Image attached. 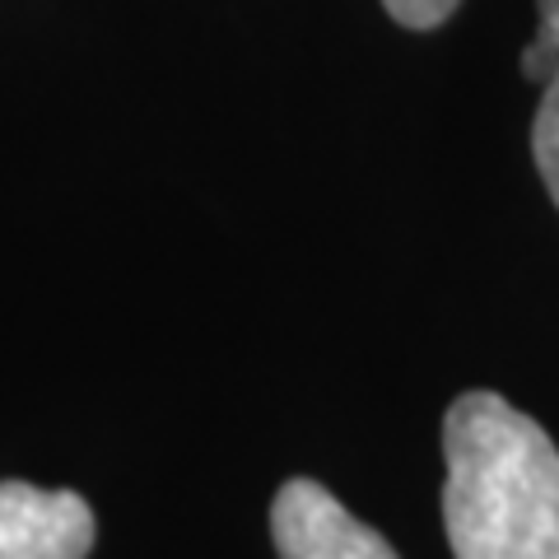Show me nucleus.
<instances>
[{"mask_svg": "<svg viewBox=\"0 0 559 559\" xmlns=\"http://www.w3.org/2000/svg\"><path fill=\"white\" fill-rule=\"evenodd\" d=\"M532 154H536V168H540V182H546L550 201L559 205V75L540 94V108L532 121Z\"/></svg>", "mask_w": 559, "mask_h": 559, "instance_id": "4", "label": "nucleus"}, {"mask_svg": "<svg viewBox=\"0 0 559 559\" xmlns=\"http://www.w3.org/2000/svg\"><path fill=\"white\" fill-rule=\"evenodd\" d=\"M271 536L280 559H401L392 540L359 522L326 485L294 476L271 503Z\"/></svg>", "mask_w": 559, "mask_h": 559, "instance_id": "2", "label": "nucleus"}, {"mask_svg": "<svg viewBox=\"0 0 559 559\" xmlns=\"http://www.w3.org/2000/svg\"><path fill=\"white\" fill-rule=\"evenodd\" d=\"M443 527L457 559H559V448L499 392L443 415Z\"/></svg>", "mask_w": 559, "mask_h": 559, "instance_id": "1", "label": "nucleus"}, {"mask_svg": "<svg viewBox=\"0 0 559 559\" xmlns=\"http://www.w3.org/2000/svg\"><path fill=\"white\" fill-rule=\"evenodd\" d=\"M522 75L536 84L559 75V0H536V33L522 51Z\"/></svg>", "mask_w": 559, "mask_h": 559, "instance_id": "5", "label": "nucleus"}, {"mask_svg": "<svg viewBox=\"0 0 559 559\" xmlns=\"http://www.w3.org/2000/svg\"><path fill=\"white\" fill-rule=\"evenodd\" d=\"M382 5L406 28H439L443 20H452V10H457L462 0H382Z\"/></svg>", "mask_w": 559, "mask_h": 559, "instance_id": "6", "label": "nucleus"}, {"mask_svg": "<svg viewBox=\"0 0 559 559\" xmlns=\"http://www.w3.org/2000/svg\"><path fill=\"white\" fill-rule=\"evenodd\" d=\"M94 509L70 489L0 480V559H84Z\"/></svg>", "mask_w": 559, "mask_h": 559, "instance_id": "3", "label": "nucleus"}]
</instances>
